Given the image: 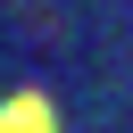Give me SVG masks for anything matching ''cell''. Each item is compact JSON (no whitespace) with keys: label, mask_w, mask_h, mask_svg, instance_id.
<instances>
[{"label":"cell","mask_w":133,"mask_h":133,"mask_svg":"<svg viewBox=\"0 0 133 133\" xmlns=\"http://www.w3.org/2000/svg\"><path fill=\"white\" fill-rule=\"evenodd\" d=\"M0 133H58V116L42 91H17V100H0Z\"/></svg>","instance_id":"1"}]
</instances>
